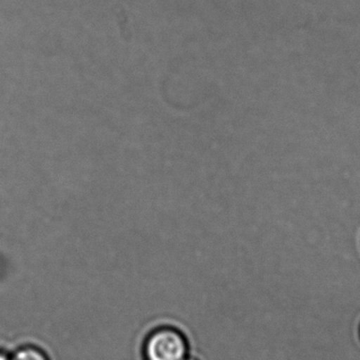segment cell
<instances>
[{
    "label": "cell",
    "mask_w": 360,
    "mask_h": 360,
    "mask_svg": "<svg viewBox=\"0 0 360 360\" xmlns=\"http://www.w3.org/2000/svg\"><path fill=\"white\" fill-rule=\"evenodd\" d=\"M188 349L187 339L180 330L163 326L147 337L144 357L146 360H186Z\"/></svg>",
    "instance_id": "1"
},
{
    "label": "cell",
    "mask_w": 360,
    "mask_h": 360,
    "mask_svg": "<svg viewBox=\"0 0 360 360\" xmlns=\"http://www.w3.org/2000/svg\"><path fill=\"white\" fill-rule=\"evenodd\" d=\"M359 336H360V328H359Z\"/></svg>",
    "instance_id": "5"
},
{
    "label": "cell",
    "mask_w": 360,
    "mask_h": 360,
    "mask_svg": "<svg viewBox=\"0 0 360 360\" xmlns=\"http://www.w3.org/2000/svg\"><path fill=\"white\" fill-rule=\"evenodd\" d=\"M0 360H11V358H10L7 354L1 353V352H0Z\"/></svg>",
    "instance_id": "3"
},
{
    "label": "cell",
    "mask_w": 360,
    "mask_h": 360,
    "mask_svg": "<svg viewBox=\"0 0 360 360\" xmlns=\"http://www.w3.org/2000/svg\"><path fill=\"white\" fill-rule=\"evenodd\" d=\"M11 360H49V358L43 349L33 345H27L16 351Z\"/></svg>",
    "instance_id": "2"
},
{
    "label": "cell",
    "mask_w": 360,
    "mask_h": 360,
    "mask_svg": "<svg viewBox=\"0 0 360 360\" xmlns=\"http://www.w3.org/2000/svg\"><path fill=\"white\" fill-rule=\"evenodd\" d=\"M186 360H197V359H195V358H189V357H188V358H187V359H186Z\"/></svg>",
    "instance_id": "4"
}]
</instances>
